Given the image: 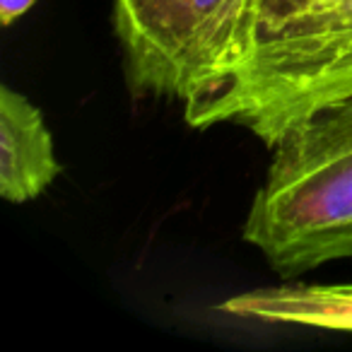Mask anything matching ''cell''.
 <instances>
[{
    "mask_svg": "<svg viewBox=\"0 0 352 352\" xmlns=\"http://www.w3.org/2000/svg\"><path fill=\"white\" fill-rule=\"evenodd\" d=\"M350 97L352 0H258L239 63L184 104V121L239 126L270 150L287 128Z\"/></svg>",
    "mask_w": 352,
    "mask_h": 352,
    "instance_id": "1",
    "label": "cell"
},
{
    "mask_svg": "<svg viewBox=\"0 0 352 352\" xmlns=\"http://www.w3.org/2000/svg\"><path fill=\"white\" fill-rule=\"evenodd\" d=\"M241 239L280 278L352 261V97L287 128L270 147Z\"/></svg>",
    "mask_w": 352,
    "mask_h": 352,
    "instance_id": "2",
    "label": "cell"
},
{
    "mask_svg": "<svg viewBox=\"0 0 352 352\" xmlns=\"http://www.w3.org/2000/svg\"><path fill=\"white\" fill-rule=\"evenodd\" d=\"M258 0H113L111 25L133 97L184 104L210 92L246 46Z\"/></svg>",
    "mask_w": 352,
    "mask_h": 352,
    "instance_id": "3",
    "label": "cell"
},
{
    "mask_svg": "<svg viewBox=\"0 0 352 352\" xmlns=\"http://www.w3.org/2000/svg\"><path fill=\"white\" fill-rule=\"evenodd\" d=\"M60 162L44 113L10 85L0 87V198L22 206L58 179Z\"/></svg>",
    "mask_w": 352,
    "mask_h": 352,
    "instance_id": "4",
    "label": "cell"
},
{
    "mask_svg": "<svg viewBox=\"0 0 352 352\" xmlns=\"http://www.w3.org/2000/svg\"><path fill=\"white\" fill-rule=\"evenodd\" d=\"M230 316L352 333V285H278L217 304Z\"/></svg>",
    "mask_w": 352,
    "mask_h": 352,
    "instance_id": "5",
    "label": "cell"
},
{
    "mask_svg": "<svg viewBox=\"0 0 352 352\" xmlns=\"http://www.w3.org/2000/svg\"><path fill=\"white\" fill-rule=\"evenodd\" d=\"M36 6V0H0V22L10 27Z\"/></svg>",
    "mask_w": 352,
    "mask_h": 352,
    "instance_id": "6",
    "label": "cell"
}]
</instances>
